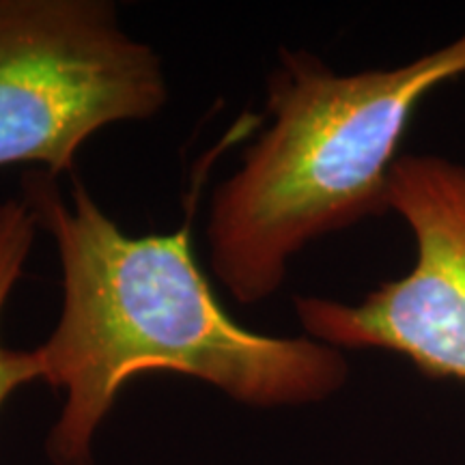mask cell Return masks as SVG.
Returning <instances> with one entry per match:
<instances>
[{"instance_id": "cell-1", "label": "cell", "mask_w": 465, "mask_h": 465, "mask_svg": "<svg viewBox=\"0 0 465 465\" xmlns=\"http://www.w3.org/2000/svg\"><path fill=\"white\" fill-rule=\"evenodd\" d=\"M22 201L61 261V317L35 349L42 380L65 392L45 438L54 465H95L93 441L124 386L144 373L205 381L248 407H298L345 386L341 349L311 336L250 332L213 293L192 252L190 226L134 237L72 179L33 168Z\"/></svg>"}, {"instance_id": "cell-2", "label": "cell", "mask_w": 465, "mask_h": 465, "mask_svg": "<svg viewBox=\"0 0 465 465\" xmlns=\"http://www.w3.org/2000/svg\"><path fill=\"white\" fill-rule=\"evenodd\" d=\"M461 75L465 33L399 67L356 74L282 50L267 78L272 124L209 205V263L231 298L242 306L272 298L306 246L391 212L407 125Z\"/></svg>"}, {"instance_id": "cell-3", "label": "cell", "mask_w": 465, "mask_h": 465, "mask_svg": "<svg viewBox=\"0 0 465 465\" xmlns=\"http://www.w3.org/2000/svg\"><path fill=\"white\" fill-rule=\"evenodd\" d=\"M168 102L158 52L106 0H0V168L72 173L95 132Z\"/></svg>"}, {"instance_id": "cell-4", "label": "cell", "mask_w": 465, "mask_h": 465, "mask_svg": "<svg viewBox=\"0 0 465 465\" xmlns=\"http://www.w3.org/2000/svg\"><path fill=\"white\" fill-rule=\"evenodd\" d=\"M388 203L414 235V267L356 304L298 295L302 330L341 351L386 349L422 373L465 381V164L403 155Z\"/></svg>"}, {"instance_id": "cell-5", "label": "cell", "mask_w": 465, "mask_h": 465, "mask_svg": "<svg viewBox=\"0 0 465 465\" xmlns=\"http://www.w3.org/2000/svg\"><path fill=\"white\" fill-rule=\"evenodd\" d=\"M37 231V220L25 201L0 203V315L25 272ZM37 380H42V364L35 349L17 351L0 345V407L15 391Z\"/></svg>"}]
</instances>
